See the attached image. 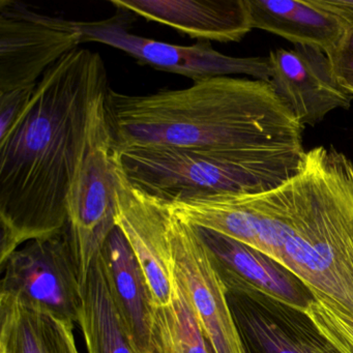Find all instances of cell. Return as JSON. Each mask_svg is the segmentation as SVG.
I'll use <instances>...</instances> for the list:
<instances>
[{
    "instance_id": "cell-1",
    "label": "cell",
    "mask_w": 353,
    "mask_h": 353,
    "mask_svg": "<svg viewBox=\"0 0 353 353\" xmlns=\"http://www.w3.org/2000/svg\"><path fill=\"white\" fill-rule=\"evenodd\" d=\"M169 205L272 258L353 321V163L340 150H305L296 174L265 193L183 196Z\"/></svg>"
},
{
    "instance_id": "cell-2",
    "label": "cell",
    "mask_w": 353,
    "mask_h": 353,
    "mask_svg": "<svg viewBox=\"0 0 353 353\" xmlns=\"http://www.w3.org/2000/svg\"><path fill=\"white\" fill-rule=\"evenodd\" d=\"M108 88L101 55L76 49L42 76L23 114L0 138V263L67 227L92 108Z\"/></svg>"
},
{
    "instance_id": "cell-3",
    "label": "cell",
    "mask_w": 353,
    "mask_h": 353,
    "mask_svg": "<svg viewBox=\"0 0 353 353\" xmlns=\"http://www.w3.org/2000/svg\"><path fill=\"white\" fill-rule=\"evenodd\" d=\"M106 111L113 150L303 148L305 127L261 80L216 77L143 96L109 88Z\"/></svg>"
},
{
    "instance_id": "cell-4",
    "label": "cell",
    "mask_w": 353,
    "mask_h": 353,
    "mask_svg": "<svg viewBox=\"0 0 353 353\" xmlns=\"http://www.w3.org/2000/svg\"><path fill=\"white\" fill-rule=\"evenodd\" d=\"M305 148L113 150L127 179L162 199L192 195L265 193L296 174Z\"/></svg>"
},
{
    "instance_id": "cell-5",
    "label": "cell",
    "mask_w": 353,
    "mask_h": 353,
    "mask_svg": "<svg viewBox=\"0 0 353 353\" xmlns=\"http://www.w3.org/2000/svg\"><path fill=\"white\" fill-rule=\"evenodd\" d=\"M94 102L88 142L68 197V227L79 265L82 287L97 256L117 228L112 137L106 96Z\"/></svg>"
},
{
    "instance_id": "cell-6",
    "label": "cell",
    "mask_w": 353,
    "mask_h": 353,
    "mask_svg": "<svg viewBox=\"0 0 353 353\" xmlns=\"http://www.w3.org/2000/svg\"><path fill=\"white\" fill-rule=\"evenodd\" d=\"M0 295L77 323L83 287L69 227L34 239L0 263Z\"/></svg>"
},
{
    "instance_id": "cell-7",
    "label": "cell",
    "mask_w": 353,
    "mask_h": 353,
    "mask_svg": "<svg viewBox=\"0 0 353 353\" xmlns=\"http://www.w3.org/2000/svg\"><path fill=\"white\" fill-rule=\"evenodd\" d=\"M117 11L119 13L109 19L80 22L83 43L108 45L131 55L140 65L185 76L194 83L232 75L270 82L268 57H228L214 50L208 41H200L193 46H179L137 36L129 32L133 13L125 10Z\"/></svg>"
},
{
    "instance_id": "cell-8",
    "label": "cell",
    "mask_w": 353,
    "mask_h": 353,
    "mask_svg": "<svg viewBox=\"0 0 353 353\" xmlns=\"http://www.w3.org/2000/svg\"><path fill=\"white\" fill-rule=\"evenodd\" d=\"M81 44L80 22L47 15L17 0H0V94L38 84Z\"/></svg>"
},
{
    "instance_id": "cell-9",
    "label": "cell",
    "mask_w": 353,
    "mask_h": 353,
    "mask_svg": "<svg viewBox=\"0 0 353 353\" xmlns=\"http://www.w3.org/2000/svg\"><path fill=\"white\" fill-rule=\"evenodd\" d=\"M170 237L173 270L187 291L212 352L248 353L228 291L197 227L172 212Z\"/></svg>"
},
{
    "instance_id": "cell-10",
    "label": "cell",
    "mask_w": 353,
    "mask_h": 353,
    "mask_svg": "<svg viewBox=\"0 0 353 353\" xmlns=\"http://www.w3.org/2000/svg\"><path fill=\"white\" fill-rule=\"evenodd\" d=\"M117 198V227L125 235L145 276L154 307L172 301L173 270L170 223L166 200L136 187L112 156Z\"/></svg>"
},
{
    "instance_id": "cell-11",
    "label": "cell",
    "mask_w": 353,
    "mask_h": 353,
    "mask_svg": "<svg viewBox=\"0 0 353 353\" xmlns=\"http://www.w3.org/2000/svg\"><path fill=\"white\" fill-rule=\"evenodd\" d=\"M268 83L301 125H317L330 112L350 108L353 97L341 86L330 57L313 47L270 53Z\"/></svg>"
},
{
    "instance_id": "cell-12",
    "label": "cell",
    "mask_w": 353,
    "mask_h": 353,
    "mask_svg": "<svg viewBox=\"0 0 353 353\" xmlns=\"http://www.w3.org/2000/svg\"><path fill=\"white\" fill-rule=\"evenodd\" d=\"M243 342L257 353H340L303 310L258 291L228 293Z\"/></svg>"
},
{
    "instance_id": "cell-13",
    "label": "cell",
    "mask_w": 353,
    "mask_h": 353,
    "mask_svg": "<svg viewBox=\"0 0 353 353\" xmlns=\"http://www.w3.org/2000/svg\"><path fill=\"white\" fill-rule=\"evenodd\" d=\"M228 293L258 291L305 311L314 297L286 268L250 245L197 227Z\"/></svg>"
},
{
    "instance_id": "cell-14",
    "label": "cell",
    "mask_w": 353,
    "mask_h": 353,
    "mask_svg": "<svg viewBox=\"0 0 353 353\" xmlns=\"http://www.w3.org/2000/svg\"><path fill=\"white\" fill-rule=\"evenodd\" d=\"M110 3L199 41L239 42L253 30L247 0H110Z\"/></svg>"
},
{
    "instance_id": "cell-15",
    "label": "cell",
    "mask_w": 353,
    "mask_h": 353,
    "mask_svg": "<svg viewBox=\"0 0 353 353\" xmlns=\"http://www.w3.org/2000/svg\"><path fill=\"white\" fill-rule=\"evenodd\" d=\"M113 301L134 353L152 350V305L141 266L119 227L102 251Z\"/></svg>"
},
{
    "instance_id": "cell-16",
    "label": "cell",
    "mask_w": 353,
    "mask_h": 353,
    "mask_svg": "<svg viewBox=\"0 0 353 353\" xmlns=\"http://www.w3.org/2000/svg\"><path fill=\"white\" fill-rule=\"evenodd\" d=\"M252 28L330 55L344 40L348 28L330 12L310 0H247Z\"/></svg>"
},
{
    "instance_id": "cell-17",
    "label": "cell",
    "mask_w": 353,
    "mask_h": 353,
    "mask_svg": "<svg viewBox=\"0 0 353 353\" xmlns=\"http://www.w3.org/2000/svg\"><path fill=\"white\" fill-rule=\"evenodd\" d=\"M0 353H81L75 323L0 295Z\"/></svg>"
},
{
    "instance_id": "cell-18",
    "label": "cell",
    "mask_w": 353,
    "mask_h": 353,
    "mask_svg": "<svg viewBox=\"0 0 353 353\" xmlns=\"http://www.w3.org/2000/svg\"><path fill=\"white\" fill-rule=\"evenodd\" d=\"M77 324L88 353H134L111 294L102 252L84 284Z\"/></svg>"
},
{
    "instance_id": "cell-19",
    "label": "cell",
    "mask_w": 353,
    "mask_h": 353,
    "mask_svg": "<svg viewBox=\"0 0 353 353\" xmlns=\"http://www.w3.org/2000/svg\"><path fill=\"white\" fill-rule=\"evenodd\" d=\"M152 347L154 353H212L187 291L175 274L172 301L152 311Z\"/></svg>"
},
{
    "instance_id": "cell-20",
    "label": "cell",
    "mask_w": 353,
    "mask_h": 353,
    "mask_svg": "<svg viewBox=\"0 0 353 353\" xmlns=\"http://www.w3.org/2000/svg\"><path fill=\"white\" fill-rule=\"evenodd\" d=\"M305 313L340 353H353V321L314 299Z\"/></svg>"
},
{
    "instance_id": "cell-21",
    "label": "cell",
    "mask_w": 353,
    "mask_h": 353,
    "mask_svg": "<svg viewBox=\"0 0 353 353\" xmlns=\"http://www.w3.org/2000/svg\"><path fill=\"white\" fill-rule=\"evenodd\" d=\"M37 84L0 94V138L5 137L23 114Z\"/></svg>"
},
{
    "instance_id": "cell-22",
    "label": "cell",
    "mask_w": 353,
    "mask_h": 353,
    "mask_svg": "<svg viewBox=\"0 0 353 353\" xmlns=\"http://www.w3.org/2000/svg\"><path fill=\"white\" fill-rule=\"evenodd\" d=\"M327 57L339 83L353 97V32H348L344 40Z\"/></svg>"
},
{
    "instance_id": "cell-23",
    "label": "cell",
    "mask_w": 353,
    "mask_h": 353,
    "mask_svg": "<svg viewBox=\"0 0 353 353\" xmlns=\"http://www.w3.org/2000/svg\"><path fill=\"white\" fill-rule=\"evenodd\" d=\"M316 7L330 12L353 32V0H310Z\"/></svg>"
},
{
    "instance_id": "cell-24",
    "label": "cell",
    "mask_w": 353,
    "mask_h": 353,
    "mask_svg": "<svg viewBox=\"0 0 353 353\" xmlns=\"http://www.w3.org/2000/svg\"><path fill=\"white\" fill-rule=\"evenodd\" d=\"M148 353H154V350H152V351H150V352H148Z\"/></svg>"
}]
</instances>
